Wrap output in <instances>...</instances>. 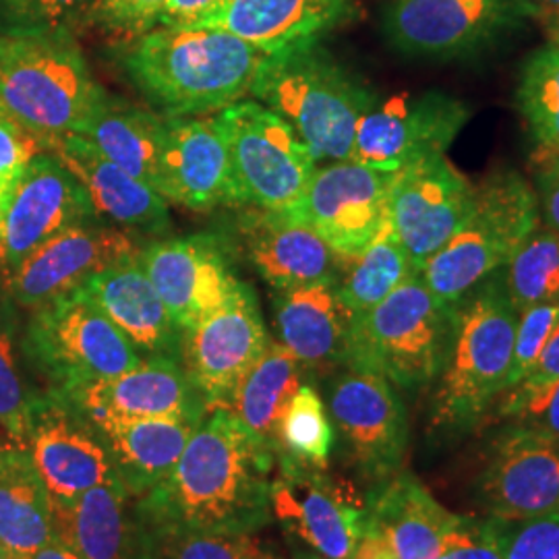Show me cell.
<instances>
[{
    "label": "cell",
    "mask_w": 559,
    "mask_h": 559,
    "mask_svg": "<svg viewBox=\"0 0 559 559\" xmlns=\"http://www.w3.org/2000/svg\"><path fill=\"white\" fill-rule=\"evenodd\" d=\"M475 185L452 162L433 156L394 173L388 218L411 260H431L468 216Z\"/></svg>",
    "instance_id": "cell-15"
},
{
    "label": "cell",
    "mask_w": 559,
    "mask_h": 559,
    "mask_svg": "<svg viewBox=\"0 0 559 559\" xmlns=\"http://www.w3.org/2000/svg\"><path fill=\"white\" fill-rule=\"evenodd\" d=\"M508 425L547 440L559 441V381L543 399L508 420Z\"/></svg>",
    "instance_id": "cell-50"
},
{
    "label": "cell",
    "mask_w": 559,
    "mask_h": 559,
    "mask_svg": "<svg viewBox=\"0 0 559 559\" xmlns=\"http://www.w3.org/2000/svg\"><path fill=\"white\" fill-rule=\"evenodd\" d=\"M456 305L433 297L419 274L350 321L344 369L371 371L402 390L438 381L450 353Z\"/></svg>",
    "instance_id": "cell-7"
},
{
    "label": "cell",
    "mask_w": 559,
    "mask_h": 559,
    "mask_svg": "<svg viewBox=\"0 0 559 559\" xmlns=\"http://www.w3.org/2000/svg\"><path fill=\"white\" fill-rule=\"evenodd\" d=\"M23 348L55 392L119 378L143 360L81 288L34 309Z\"/></svg>",
    "instance_id": "cell-8"
},
{
    "label": "cell",
    "mask_w": 559,
    "mask_h": 559,
    "mask_svg": "<svg viewBox=\"0 0 559 559\" xmlns=\"http://www.w3.org/2000/svg\"><path fill=\"white\" fill-rule=\"evenodd\" d=\"M328 402L334 433L362 479L378 485L402 471L408 419L390 381L371 371L346 369L332 381Z\"/></svg>",
    "instance_id": "cell-12"
},
{
    "label": "cell",
    "mask_w": 559,
    "mask_h": 559,
    "mask_svg": "<svg viewBox=\"0 0 559 559\" xmlns=\"http://www.w3.org/2000/svg\"><path fill=\"white\" fill-rule=\"evenodd\" d=\"M501 559H559V512L535 519H487Z\"/></svg>",
    "instance_id": "cell-43"
},
{
    "label": "cell",
    "mask_w": 559,
    "mask_h": 559,
    "mask_svg": "<svg viewBox=\"0 0 559 559\" xmlns=\"http://www.w3.org/2000/svg\"><path fill=\"white\" fill-rule=\"evenodd\" d=\"M551 44H556V46H559V38H558V40L551 41Z\"/></svg>",
    "instance_id": "cell-57"
},
{
    "label": "cell",
    "mask_w": 559,
    "mask_h": 559,
    "mask_svg": "<svg viewBox=\"0 0 559 559\" xmlns=\"http://www.w3.org/2000/svg\"><path fill=\"white\" fill-rule=\"evenodd\" d=\"M55 392V390H52ZM90 423L102 419L201 420L207 404L180 360L152 357L112 380L57 392Z\"/></svg>",
    "instance_id": "cell-21"
},
{
    "label": "cell",
    "mask_w": 559,
    "mask_h": 559,
    "mask_svg": "<svg viewBox=\"0 0 559 559\" xmlns=\"http://www.w3.org/2000/svg\"><path fill=\"white\" fill-rule=\"evenodd\" d=\"M96 0H0V32L62 29L75 34Z\"/></svg>",
    "instance_id": "cell-42"
},
{
    "label": "cell",
    "mask_w": 559,
    "mask_h": 559,
    "mask_svg": "<svg viewBox=\"0 0 559 559\" xmlns=\"http://www.w3.org/2000/svg\"><path fill=\"white\" fill-rule=\"evenodd\" d=\"M0 559H13L9 554H7V551H4V547H2V545H0Z\"/></svg>",
    "instance_id": "cell-56"
},
{
    "label": "cell",
    "mask_w": 559,
    "mask_h": 559,
    "mask_svg": "<svg viewBox=\"0 0 559 559\" xmlns=\"http://www.w3.org/2000/svg\"><path fill=\"white\" fill-rule=\"evenodd\" d=\"M533 162L539 216L545 218L547 228L559 233V154L537 150Z\"/></svg>",
    "instance_id": "cell-49"
},
{
    "label": "cell",
    "mask_w": 559,
    "mask_h": 559,
    "mask_svg": "<svg viewBox=\"0 0 559 559\" xmlns=\"http://www.w3.org/2000/svg\"><path fill=\"white\" fill-rule=\"evenodd\" d=\"M350 559H396V556L380 531L365 522L362 535Z\"/></svg>",
    "instance_id": "cell-52"
},
{
    "label": "cell",
    "mask_w": 559,
    "mask_h": 559,
    "mask_svg": "<svg viewBox=\"0 0 559 559\" xmlns=\"http://www.w3.org/2000/svg\"><path fill=\"white\" fill-rule=\"evenodd\" d=\"M81 290L133 342L143 359L180 360L182 332L145 274L141 258L102 270Z\"/></svg>",
    "instance_id": "cell-26"
},
{
    "label": "cell",
    "mask_w": 559,
    "mask_h": 559,
    "mask_svg": "<svg viewBox=\"0 0 559 559\" xmlns=\"http://www.w3.org/2000/svg\"><path fill=\"white\" fill-rule=\"evenodd\" d=\"M276 456L226 406L207 408L170 479L138 498L150 524L249 537L272 520Z\"/></svg>",
    "instance_id": "cell-1"
},
{
    "label": "cell",
    "mask_w": 559,
    "mask_h": 559,
    "mask_svg": "<svg viewBox=\"0 0 559 559\" xmlns=\"http://www.w3.org/2000/svg\"><path fill=\"white\" fill-rule=\"evenodd\" d=\"M293 559H321L320 556H316V554H311V551H305V549H297L295 551V558Z\"/></svg>",
    "instance_id": "cell-55"
},
{
    "label": "cell",
    "mask_w": 559,
    "mask_h": 559,
    "mask_svg": "<svg viewBox=\"0 0 559 559\" xmlns=\"http://www.w3.org/2000/svg\"><path fill=\"white\" fill-rule=\"evenodd\" d=\"M471 117L466 102L438 90L390 98L359 120L350 162L399 173L415 162L443 156Z\"/></svg>",
    "instance_id": "cell-11"
},
{
    "label": "cell",
    "mask_w": 559,
    "mask_h": 559,
    "mask_svg": "<svg viewBox=\"0 0 559 559\" xmlns=\"http://www.w3.org/2000/svg\"><path fill=\"white\" fill-rule=\"evenodd\" d=\"M240 559H282L280 556H276L274 551H270V549H265V547H261L258 545V540H253V535L251 537H247V543H245V549H242V558Z\"/></svg>",
    "instance_id": "cell-54"
},
{
    "label": "cell",
    "mask_w": 559,
    "mask_h": 559,
    "mask_svg": "<svg viewBox=\"0 0 559 559\" xmlns=\"http://www.w3.org/2000/svg\"><path fill=\"white\" fill-rule=\"evenodd\" d=\"M334 443V425L320 392L311 383H302L280 420L276 460H297L325 471Z\"/></svg>",
    "instance_id": "cell-38"
},
{
    "label": "cell",
    "mask_w": 559,
    "mask_h": 559,
    "mask_svg": "<svg viewBox=\"0 0 559 559\" xmlns=\"http://www.w3.org/2000/svg\"><path fill=\"white\" fill-rule=\"evenodd\" d=\"M52 531L80 559H150V535L133 498L120 480L52 503Z\"/></svg>",
    "instance_id": "cell-25"
},
{
    "label": "cell",
    "mask_w": 559,
    "mask_h": 559,
    "mask_svg": "<svg viewBox=\"0 0 559 559\" xmlns=\"http://www.w3.org/2000/svg\"><path fill=\"white\" fill-rule=\"evenodd\" d=\"M558 325L559 302L535 305L531 309L520 311L516 338H514V353H512V365H510L506 390L514 388L535 367L545 344L554 336Z\"/></svg>",
    "instance_id": "cell-44"
},
{
    "label": "cell",
    "mask_w": 559,
    "mask_h": 559,
    "mask_svg": "<svg viewBox=\"0 0 559 559\" xmlns=\"http://www.w3.org/2000/svg\"><path fill=\"white\" fill-rule=\"evenodd\" d=\"M0 440H7V438H4V436H2V433H0Z\"/></svg>",
    "instance_id": "cell-58"
},
{
    "label": "cell",
    "mask_w": 559,
    "mask_h": 559,
    "mask_svg": "<svg viewBox=\"0 0 559 559\" xmlns=\"http://www.w3.org/2000/svg\"><path fill=\"white\" fill-rule=\"evenodd\" d=\"M394 173L359 162H334L318 168L302 201L293 210L342 260H353L376 239L388 221Z\"/></svg>",
    "instance_id": "cell-16"
},
{
    "label": "cell",
    "mask_w": 559,
    "mask_h": 559,
    "mask_svg": "<svg viewBox=\"0 0 559 559\" xmlns=\"http://www.w3.org/2000/svg\"><path fill=\"white\" fill-rule=\"evenodd\" d=\"M503 284L516 311L559 302V233L535 228L503 267Z\"/></svg>",
    "instance_id": "cell-37"
},
{
    "label": "cell",
    "mask_w": 559,
    "mask_h": 559,
    "mask_svg": "<svg viewBox=\"0 0 559 559\" xmlns=\"http://www.w3.org/2000/svg\"><path fill=\"white\" fill-rule=\"evenodd\" d=\"M559 381V325L554 336L545 344L535 367L522 380L506 390L498 399V415L501 419H514L524 408L543 399Z\"/></svg>",
    "instance_id": "cell-45"
},
{
    "label": "cell",
    "mask_w": 559,
    "mask_h": 559,
    "mask_svg": "<svg viewBox=\"0 0 559 559\" xmlns=\"http://www.w3.org/2000/svg\"><path fill=\"white\" fill-rule=\"evenodd\" d=\"M524 17L537 21L549 41L559 38V0H514Z\"/></svg>",
    "instance_id": "cell-51"
},
{
    "label": "cell",
    "mask_w": 559,
    "mask_h": 559,
    "mask_svg": "<svg viewBox=\"0 0 559 559\" xmlns=\"http://www.w3.org/2000/svg\"><path fill=\"white\" fill-rule=\"evenodd\" d=\"M270 342L258 297L240 282L218 311L182 332L180 362L207 408H228L240 380Z\"/></svg>",
    "instance_id": "cell-14"
},
{
    "label": "cell",
    "mask_w": 559,
    "mask_h": 559,
    "mask_svg": "<svg viewBox=\"0 0 559 559\" xmlns=\"http://www.w3.org/2000/svg\"><path fill=\"white\" fill-rule=\"evenodd\" d=\"M230 0H168L158 27H216Z\"/></svg>",
    "instance_id": "cell-48"
},
{
    "label": "cell",
    "mask_w": 559,
    "mask_h": 559,
    "mask_svg": "<svg viewBox=\"0 0 559 559\" xmlns=\"http://www.w3.org/2000/svg\"><path fill=\"white\" fill-rule=\"evenodd\" d=\"M433 559H501L487 520L462 519Z\"/></svg>",
    "instance_id": "cell-47"
},
{
    "label": "cell",
    "mask_w": 559,
    "mask_h": 559,
    "mask_svg": "<svg viewBox=\"0 0 559 559\" xmlns=\"http://www.w3.org/2000/svg\"><path fill=\"white\" fill-rule=\"evenodd\" d=\"M29 559H80L71 549H67L60 540L52 539L46 547H41L38 554Z\"/></svg>",
    "instance_id": "cell-53"
},
{
    "label": "cell",
    "mask_w": 559,
    "mask_h": 559,
    "mask_svg": "<svg viewBox=\"0 0 559 559\" xmlns=\"http://www.w3.org/2000/svg\"><path fill=\"white\" fill-rule=\"evenodd\" d=\"M90 425L124 489L143 498L170 479L200 420L102 419Z\"/></svg>",
    "instance_id": "cell-31"
},
{
    "label": "cell",
    "mask_w": 559,
    "mask_h": 559,
    "mask_svg": "<svg viewBox=\"0 0 559 559\" xmlns=\"http://www.w3.org/2000/svg\"><path fill=\"white\" fill-rule=\"evenodd\" d=\"M168 0H96L85 27H92L104 40L127 44L140 40L160 25Z\"/></svg>",
    "instance_id": "cell-41"
},
{
    "label": "cell",
    "mask_w": 559,
    "mask_h": 559,
    "mask_svg": "<svg viewBox=\"0 0 559 559\" xmlns=\"http://www.w3.org/2000/svg\"><path fill=\"white\" fill-rule=\"evenodd\" d=\"M216 119L228 143L240 205L293 212L318 170L297 131L255 100L230 104Z\"/></svg>",
    "instance_id": "cell-9"
},
{
    "label": "cell",
    "mask_w": 559,
    "mask_h": 559,
    "mask_svg": "<svg viewBox=\"0 0 559 559\" xmlns=\"http://www.w3.org/2000/svg\"><path fill=\"white\" fill-rule=\"evenodd\" d=\"M272 520L321 559H350L362 528L365 506L350 500L320 468L276 460Z\"/></svg>",
    "instance_id": "cell-19"
},
{
    "label": "cell",
    "mask_w": 559,
    "mask_h": 559,
    "mask_svg": "<svg viewBox=\"0 0 559 559\" xmlns=\"http://www.w3.org/2000/svg\"><path fill=\"white\" fill-rule=\"evenodd\" d=\"M302 367L280 342H270L265 353L240 380L228 408L255 441L278 454L280 420L302 385Z\"/></svg>",
    "instance_id": "cell-33"
},
{
    "label": "cell",
    "mask_w": 559,
    "mask_h": 559,
    "mask_svg": "<svg viewBox=\"0 0 559 559\" xmlns=\"http://www.w3.org/2000/svg\"><path fill=\"white\" fill-rule=\"evenodd\" d=\"M350 321L334 282L280 290L276 299L280 344L297 357L302 371L346 367Z\"/></svg>",
    "instance_id": "cell-29"
},
{
    "label": "cell",
    "mask_w": 559,
    "mask_h": 559,
    "mask_svg": "<svg viewBox=\"0 0 559 559\" xmlns=\"http://www.w3.org/2000/svg\"><path fill=\"white\" fill-rule=\"evenodd\" d=\"M240 239L261 278L276 290L336 282L344 260L293 212L251 210L239 221Z\"/></svg>",
    "instance_id": "cell-24"
},
{
    "label": "cell",
    "mask_w": 559,
    "mask_h": 559,
    "mask_svg": "<svg viewBox=\"0 0 559 559\" xmlns=\"http://www.w3.org/2000/svg\"><path fill=\"white\" fill-rule=\"evenodd\" d=\"M80 135L108 160L156 191L164 145V117L106 96Z\"/></svg>",
    "instance_id": "cell-34"
},
{
    "label": "cell",
    "mask_w": 559,
    "mask_h": 559,
    "mask_svg": "<svg viewBox=\"0 0 559 559\" xmlns=\"http://www.w3.org/2000/svg\"><path fill=\"white\" fill-rule=\"evenodd\" d=\"M141 251L127 230L102 226L98 221L78 224L41 242L11 270L7 274L9 293L21 307L38 309L80 290L102 270L141 258Z\"/></svg>",
    "instance_id": "cell-18"
},
{
    "label": "cell",
    "mask_w": 559,
    "mask_h": 559,
    "mask_svg": "<svg viewBox=\"0 0 559 559\" xmlns=\"http://www.w3.org/2000/svg\"><path fill=\"white\" fill-rule=\"evenodd\" d=\"M253 96L286 120L318 160L348 162L376 94L321 44L272 55Z\"/></svg>",
    "instance_id": "cell-5"
},
{
    "label": "cell",
    "mask_w": 559,
    "mask_h": 559,
    "mask_svg": "<svg viewBox=\"0 0 559 559\" xmlns=\"http://www.w3.org/2000/svg\"><path fill=\"white\" fill-rule=\"evenodd\" d=\"M537 224L535 187L516 168H496L475 185L468 216L419 276L436 299L459 305L483 280L506 267Z\"/></svg>",
    "instance_id": "cell-6"
},
{
    "label": "cell",
    "mask_w": 559,
    "mask_h": 559,
    "mask_svg": "<svg viewBox=\"0 0 559 559\" xmlns=\"http://www.w3.org/2000/svg\"><path fill=\"white\" fill-rule=\"evenodd\" d=\"M522 17L514 0H394L383 34L406 57L466 59L510 36Z\"/></svg>",
    "instance_id": "cell-10"
},
{
    "label": "cell",
    "mask_w": 559,
    "mask_h": 559,
    "mask_svg": "<svg viewBox=\"0 0 559 559\" xmlns=\"http://www.w3.org/2000/svg\"><path fill=\"white\" fill-rule=\"evenodd\" d=\"M145 526L150 535V559H240L247 543V537L235 535L203 533L150 522H145Z\"/></svg>",
    "instance_id": "cell-40"
},
{
    "label": "cell",
    "mask_w": 559,
    "mask_h": 559,
    "mask_svg": "<svg viewBox=\"0 0 559 559\" xmlns=\"http://www.w3.org/2000/svg\"><path fill=\"white\" fill-rule=\"evenodd\" d=\"M462 519L406 471L378 483L365 503V522L380 531L396 559L436 558Z\"/></svg>",
    "instance_id": "cell-28"
},
{
    "label": "cell",
    "mask_w": 559,
    "mask_h": 559,
    "mask_svg": "<svg viewBox=\"0 0 559 559\" xmlns=\"http://www.w3.org/2000/svg\"><path fill=\"white\" fill-rule=\"evenodd\" d=\"M272 55L222 27H156L124 55L129 78L166 117H201L253 96Z\"/></svg>",
    "instance_id": "cell-2"
},
{
    "label": "cell",
    "mask_w": 559,
    "mask_h": 559,
    "mask_svg": "<svg viewBox=\"0 0 559 559\" xmlns=\"http://www.w3.org/2000/svg\"><path fill=\"white\" fill-rule=\"evenodd\" d=\"M141 265L180 332L218 311L240 284L216 235L154 242L141 251Z\"/></svg>",
    "instance_id": "cell-20"
},
{
    "label": "cell",
    "mask_w": 559,
    "mask_h": 559,
    "mask_svg": "<svg viewBox=\"0 0 559 559\" xmlns=\"http://www.w3.org/2000/svg\"><path fill=\"white\" fill-rule=\"evenodd\" d=\"M164 117V145L156 191L191 210L239 203L230 152L214 117Z\"/></svg>",
    "instance_id": "cell-23"
},
{
    "label": "cell",
    "mask_w": 559,
    "mask_h": 559,
    "mask_svg": "<svg viewBox=\"0 0 559 559\" xmlns=\"http://www.w3.org/2000/svg\"><path fill=\"white\" fill-rule=\"evenodd\" d=\"M40 152H44L40 141L0 108V201Z\"/></svg>",
    "instance_id": "cell-46"
},
{
    "label": "cell",
    "mask_w": 559,
    "mask_h": 559,
    "mask_svg": "<svg viewBox=\"0 0 559 559\" xmlns=\"http://www.w3.org/2000/svg\"><path fill=\"white\" fill-rule=\"evenodd\" d=\"M52 539V503L34 460L0 440V545L13 559H29Z\"/></svg>",
    "instance_id": "cell-32"
},
{
    "label": "cell",
    "mask_w": 559,
    "mask_h": 559,
    "mask_svg": "<svg viewBox=\"0 0 559 559\" xmlns=\"http://www.w3.org/2000/svg\"><path fill=\"white\" fill-rule=\"evenodd\" d=\"M415 274L417 267L388 218L362 253L353 260H344L334 284L340 302L353 318H357L388 299L400 284Z\"/></svg>",
    "instance_id": "cell-35"
},
{
    "label": "cell",
    "mask_w": 559,
    "mask_h": 559,
    "mask_svg": "<svg viewBox=\"0 0 559 559\" xmlns=\"http://www.w3.org/2000/svg\"><path fill=\"white\" fill-rule=\"evenodd\" d=\"M32 399L21 378L11 325L0 313V433L23 448H27Z\"/></svg>",
    "instance_id": "cell-39"
},
{
    "label": "cell",
    "mask_w": 559,
    "mask_h": 559,
    "mask_svg": "<svg viewBox=\"0 0 559 559\" xmlns=\"http://www.w3.org/2000/svg\"><path fill=\"white\" fill-rule=\"evenodd\" d=\"M94 221H98V212L85 187L52 152L44 150L0 201V267L4 276L41 242Z\"/></svg>",
    "instance_id": "cell-13"
},
{
    "label": "cell",
    "mask_w": 559,
    "mask_h": 559,
    "mask_svg": "<svg viewBox=\"0 0 559 559\" xmlns=\"http://www.w3.org/2000/svg\"><path fill=\"white\" fill-rule=\"evenodd\" d=\"M48 152L80 179L98 216L104 214L127 233L162 235L168 230V200L108 160L92 141L75 133L57 141Z\"/></svg>",
    "instance_id": "cell-27"
},
{
    "label": "cell",
    "mask_w": 559,
    "mask_h": 559,
    "mask_svg": "<svg viewBox=\"0 0 559 559\" xmlns=\"http://www.w3.org/2000/svg\"><path fill=\"white\" fill-rule=\"evenodd\" d=\"M519 311L503 274L483 280L456 305L450 353L431 402V429L460 438L479 427L506 390Z\"/></svg>",
    "instance_id": "cell-4"
},
{
    "label": "cell",
    "mask_w": 559,
    "mask_h": 559,
    "mask_svg": "<svg viewBox=\"0 0 559 559\" xmlns=\"http://www.w3.org/2000/svg\"><path fill=\"white\" fill-rule=\"evenodd\" d=\"M27 452L50 503L78 500L98 485L119 480L98 431L52 390L32 399Z\"/></svg>",
    "instance_id": "cell-17"
},
{
    "label": "cell",
    "mask_w": 559,
    "mask_h": 559,
    "mask_svg": "<svg viewBox=\"0 0 559 559\" xmlns=\"http://www.w3.org/2000/svg\"><path fill=\"white\" fill-rule=\"evenodd\" d=\"M516 104L537 147L559 154V46L549 41L522 62Z\"/></svg>",
    "instance_id": "cell-36"
},
{
    "label": "cell",
    "mask_w": 559,
    "mask_h": 559,
    "mask_svg": "<svg viewBox=\"0 0 559 559\" xmlns=\"http://www.w3.org/2000/svg\"><path fill=\"white\" fill-rule=\"evenodd\" d=\"M104 100L71 32H0V108L44 150L80 135Z\"/></svg>",
    "instance_id": "cell-3"
},
{
    "label": "cell",
    "mask_w": 559,
    "mask_h": 559,
    "mask_svg": "<svg viewBox=\"0 0 559 559\" xmlns=\"http://www.w3.org/2000/svg\"><path fill=\"white\" fill-rule=\"evenodd\" d=\"M353 11V0H230L216 27L267 55H282L320 44Z\"/></svg>",
    "instance_id": "cell-30"
},
{
    "label": "cell",
    "mask_w": 559,
    "mask_h": 559,
    "mask_svg": "<svg viewBox=\"0 0 559 559\" xmlns=\"http://www.w3.org/2000/svg\"><path fill=\"white\" fill-rule=\"evenodd\" d=\"M489 519H535L559 512V441L508 425L480 473Z\"/></svg>",
    "instance_id": "cell-22"
}]
</instances>
